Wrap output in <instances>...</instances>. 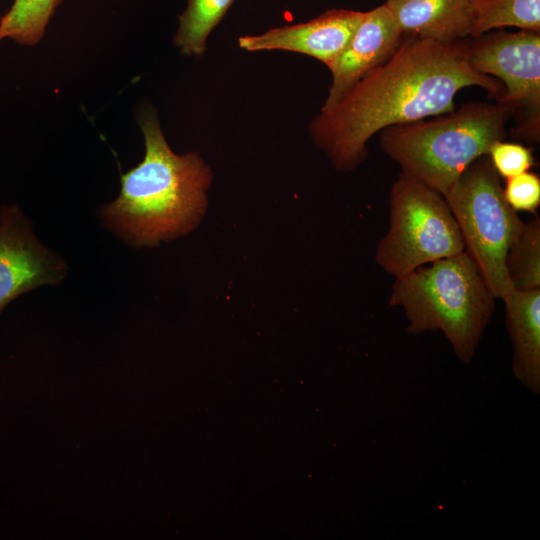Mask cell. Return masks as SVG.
<instances>
[{"label":"cell","mask_w":540,"mask_h":540,"mask_svg":"<svg viewBox=\"0 0 540 540\" xmlns=\"http://www.w3.org/2000/svg\"><path fill=\"white\" fill-rule=\"evenodd\" d=\"M488 157L500 177L509 178L529 171L534 165L532 150L519 143L494 142Z\"/></svg>","instance_id":"obj_17"},{"label":"cell","mask_w":540,"mask_h":540,"mask_svg":"<svg viewBox=\"0 0 540 540\" xmlns=\"http://www.w3.org/2000/svg\"><path fill=\"white\" fill-rule=\"evenodd\" d=\"M513 107L470 102L435 116L380 131L382 151L408 174L443 196L469 165L506 136Z\"/></svg>","instance_id":"obj_4"},{"label":"cell","mask_w":540,"mask_h":540,"mask_svg":"<svg viewBox=\"0 0 540 540\" xmlns=\"http://www.w3.org/2000/svg\"><path fill=\"white\" fill-rule=\"evenodd\" d=\"M495 299L464 250L396 277L389 304L402 307L409 333L441 331L457 358L468 364L492 320Z\"/></svg>","instance_id":"obj_3"},{"label":"cell","mask_w":540,"mask_h":540,"mask_svg":"<svg viewBox=\"0 0 540 540\" xmlns=\"http://www.w3.org/2000/svg\"><path fill=\"white\" fill-rule=\"evenodd\" d=\"M67 270L63 258L38 240L18 206L0 207V313L26 292L60 283Z\"/></svg>","instance_id":"obj_7"},{"label":"cell","mask_w":540,"mask_h":540,"mask_svg":"<svg viewBox=\"0 0 540 540\" xmlns=\"http://www.w3.org/2000/svg\"><path fill=\"white\" fill-rule=\"evenodd\" d=\"M389 222L375 260L395 278L465 250L445 197L403 172L391 187Z\"/></svg>","instance_id":"obj_6"},{"label":"cell","mask_w":540,"mask_h":540,"mask_svg":"<svg viewBox=\"0 0 540 540\" xmlns=\"http://www.w3.org/2000/svg\"><path fill=\"white\" fill-rule=\"evenodd\" d=\"M402 35L385 4L365 12L348 45L327 65L332 84L322 108L334 104L363 76L385 62L399 46Z\"/></svg>","instance_id":"obj_10"},{"label":"cell","mask_w":540,"mask_h":540,"mask_svg":"<svg viewBox=\"0 0 540 540\" xmlns=\"http://www.w3.org/2000/svg\"><path fill=\"white\" fill-rule=\"evenodd\" d=\"M444 197L465 251L495 298L503 299L514 290L505 267L506 253L523 221L506 202L488 155L472 162Z\"/></svg>","instance_id":"obj_5"},{"label":"cell","mask_w":540,"mask_h":540,"mask_svg":"<svg viewBox=\"0 0 540 540\" xmlns=\"http://www.w3.org/2000/svg\"><path fill=\"white\" fill-rule=\"evenodd\" d=\"M469 51L467 39L439 42L409 35L385 62L321 109L310 124L313 140L336 169L347 171L367 157L374 134L452 111L463 88L478 86L500 98V82L475 71Z\"/></svg>","instance_id":"obj_1"},{"label":"cell","mask_w":540,"mask_h":540,"mask_svg":"<svg viewBox=\"0 0 540 540\" xmlns=\"http://www.w3.org/2000/svg\"><path fill=\"white\" fill-rule=\"evenodd\" d=\"M540 30V0H485L472 37L495 28Z\"/></svg>","instance_id":"obj_16"},{"label":"cell","mask_w":540,"mask_h":540,"mask_svg":"<svg viewBox=\"0 0 540 540\" xmlns=\"http://www.w3.org/2000/svg\"><path fill=\"white\" fill-rule=\"evenodd\" d=\"M234 0H187L179 16L174 43L183 54L201 55L210 32L224 17Z\"/></svg>","instance_id":"obj_14"},{"label":"cell","mask_w":540,"mask_h":540,"mask_svg":"<svg viewBox=\"0 0 540 540\" xmlns=\"http://www.w3.org/2000/svg\"><path fill=\"white\" fill-rule=\"evenodd\" d=\"M505 267L514 290L540 288V218L523 222L511 242Z\"/></svg>","instance_id":"obj_13"},{"label":"cell","mask_w":540,"mask_h":540,"mask_svg":"<svg viewBox=\"0 0 540 540\" xmlns=\"http://www.w3.org/2000/svg\"><path fill=\"white\" fill-rule=\"evenodd\" d=\"M502 300L513 375L530 392L540 394V288L513 290Z\"/></svg>","instance_id":"obj_12"},{"label":"cell","mask_w":540,"mask_h":540,"mask_svg":"<svg viewBox=\"0 0 540 540\" xmlns=\"http://www.w3.org/2000/svg\"><path fill=\"white\" fill-rule=\"evenodd\" d=\"M503 195L514 211L535 213L540 205V178L529 171L509 177Z\"/></svg>","instance_id":"obj_18"},{"label":"cell","mask_w":540,"mask_h":540,"mask_svg":"<svg viewBox=\"0 0 540 540\" xmlns=\"http://www.w3.org/2000/svg\"><path fill=\"white\" fill-rule=\"evenodd\" d=\"M141 129L144 159L121 174L119 196L102 214L131 244L154 246L197 225L206 208L211 172L198 154L172 152L155 116H145Z\"/></svg>","instance_id":"obj_2"},{"label":"cell","mask_w":540,"mask_h":540,"mask_svg":"<svg viewBox=\"0 0 540 540\" xmlns=\"http://www.w3.org/2000/svg\"><path fill=\"white\" fill-rule=\"evenodd\" d=\"M365 12L331 9L300 24L273 28L261 35L239 38L247 51L287 50L312 56L326 65L348 45Z\"/></svg>","instance_id":"obj_9"},{"label":"cell","mask_w":540,"mask_h":540,"mask_svg":"<svg viewBox=\"0 0 540 540\" xmlns=\"http://www.w3.org/2000/svg\"><path fill=\"white\" fill-rule=\"evenodd\" d=\"M485 0H386L403 34L439 42L473 36Z\"/></svg>","instance_id":"obj_11"},{"label":"cell","mask_w":540,"mask_h":540,"mask_svg":"<svg viewBox=\"0 0 540 540\" xmlns=\"http://www.w3.org/2000/svg\"><path fill=\"white\" fill-rule=\"evenodd\" d=\"M474 38L469 63L478 73L495 76L505 85L498 102L511 107L524 104L539 115V32H500Z\"/></svg>","instance_id":"obj_8"},{"label":"cell","mask_w":540,"mask_h":540,"mask_svg":"<svg viewBox=\"0 0 540 540\" xmlns=\"http://www.w3.org/2000/svg\"><path fill=\"white\" fill-rule=\"evenodd\" d=\"M60 3L61 0H14L0 19V40L11 38L24 45L38 43Z\"/></svg>","instance_id":"obj_15"}]
</instances>
